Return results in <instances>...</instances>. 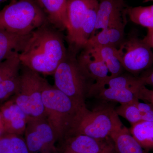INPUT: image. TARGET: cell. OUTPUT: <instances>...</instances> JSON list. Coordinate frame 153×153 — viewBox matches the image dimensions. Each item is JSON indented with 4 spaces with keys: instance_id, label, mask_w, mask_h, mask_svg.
Instances as JSON below:
<instances>
[{
    "instance_id": "obj_23",
    "label": "cell",
    "mask_w": 153,
    "mask_h": 153,
    "mask_svg": "<svg viewBox=\"0 0 153 153\" xmlns=\"http://www.w3.org/2000/svg\"><path fill=\"white\" fill-rule=\"evenodd\" d=\"M126 13L131 22L148 30H153V5L147 7H127Z\"/></svg>"
},
{
    "instance_id": "obj_13",
    "label": "cell",
    "mask_w": 153,
    "mask_h": 153,
    "mask_svg": "<svg viewBox=\"0 0 153 153\" xmlns=\"http://www.w3.org/2000/svg\"><path fill=\"white\" fill-rule=\"evenodd\" d=\"M47 16L48 22L61 31L68 27L67 16L68 0H36Z\"/></svg>"
},
{
    "instance_id": "obj_9",
    "label": "cell",
    "mask_w": 153,
    "mask_h": 153,
    "mask_svg": "<svg viewBox=\"0 0 153 153\" xmlns=\"http://www.w3.org/2000/svg\"><path fill=\"white\" fill-rule=\"evenodd\" d=\"M113 145L110 137L97 139L77 134L64 137L56 146L58 153H102Z\"/></svg>"
},
{
    "instance_id": "obj_8",
    "label": "cell",
    "mask_w": 153,
    "mask_h": 153,
    "mask_svg": "<svg viewBox=\"0 0 153 153\" xmlns=\"http://www.w3.org/2000/svg\"><path fill=\"white\" fill-rule=\"evenodd\" d=\"M24 134L30 153H58L57 137L46 118L28 117Z\"/></svg>"
},
{
    "instance_id": "obj_34",
    "label": "cell",
    "mask_w": 153,
    "mask_h": 153,
    "mask_svg": "<svg viewBox=\"0 0 153 153\" xmlns=\"http://www.w3.org/2000/svg\"><path fill=\"white\" fill-rule=\"evenodd\" d=\"M7 1V0H0V5L2 3L5 2L6 1Z\"/></svg>"
},
{
    "instance_id": "obj_1",
    "label": "cell",
    "mask_w": 153,
    "mask_h": 153,
    "mask_svg": "<svg viewBox=\"0 0 153 153\" xmlns=\"http://www.w3.org/2000/svg\"><path fill=\"white\" fill-rule=\"evenodd\" d=\"M65 38L49 23L37 28L19 54L22 65L39 74L53 75L67 54Z\"/></svg>"
},
{
    "instance_id": "obj_20",
    "label": "cell",
    "mask_w": 153,
    "mask_h": 153,
    "mask_svg": "<svg viewBox=\"0 0 153 153\" xmlns=\"http://www.w3.org/2000/svg\"><path fill=\"white\" fill-rule=\"evenodd\" d=\"M139 90L104 87L94 94L96 93L99 98L103 100L115 102L123 105L135 103L139 101Z\"/></svg>"
},
{
    "instance_id": "obj_12",
    "label": "cell",
    "mask_w": 153,
    "mask_h": 153,
    "mask_svg": "<svg viewBox=\"0 0 153 153\" xmlns=\"http://www.w3.org/2000/svg\"><path fill=\"white\" fill-rule=\"evenodd\" d=\"M0 114L6 134H25L28 116L13 99L0 107Z\"/></svg>"
},
{
    "instance_id": "obj_11",
    "label": "cell",
    "mask_w": 153,
    "mask_h": 153,
    "mask_svg": "<svg viewBox=\"0 0 153 153\" xmlns=\"http://www.w3.org/2000/svg\"><path fill=\"white\" fill-rule=\"evenodd\" d=\"M124 0H100L95 31L127 21Z\"/></svg>"
},
{
    "instance_id": "obj_6",
    "label": "cell",
    "mask_w": 153,
    "mask_h": 153,
    "mask_svg": "<svg viewBox=\"0 0 153 153\" xmlns=\"http://www.w3.org/2000/svg\"><path fill=\"white\" fill-rule=\"evenodd\" d=\"M19 87L12 99L28 117L46 118L43 91L47 80L39 73L21 66Z\"/></svg>"
},
{
    "instance_id": "obj_19",
    "label": "cell",
    "mask_w": 153,
    "mask_h": 153,
    "mask_svg": "<svg viewBox=\"0 0 153 153\" xmlns=\"http://www.w3.org/2000/svg\"><path fill=\"white\" fill-rule=\"evenodd\" d=\"M145 85L142 77H138L132 75L122 74L114 77H108L98 85H92L89 94H94L99 89L107 86L110 88H122L138 90L140 88Z\"/></svg>"
},
{
    "instance_id": "obj_7",
    "label": "cell",
    "mask_w": 153,
    "mask_h": 153,
    "mask_svg": "<svg viewBox=\"0 0 153 153\" xmlns=\"http://www.w3.org/2000/svg\"><path fill=\"white\" fill-rule=\"evenodd\" d=\"M152 49L136 33H129L118 49L124 69L137 74L150 68L153 65Z\"/></svg>"
},
{
    "instance_id": "obj_5",
    "label": "cell",
    "mask_w": 153,
    "mask_h": 153,
    "mask_svg": "<svg viewBox=\"0 0 153 153\" xmlns=\"http://www.w3.org/2000/svg\"><path fill=\"white\" fill-rule=\"evenodd\" d=\"M43 100L46 119L55 132L57 142L67 135L82 107L76 106L67 96L48 81L43 91Z\"/></svg>"
},
{
    "instance_id": "obj_15",
    "label": "cell",
    "mask_w": 153,
    "mask_h": 153,
    "mask_svg": "<svg viewBox=\"0 0 153 153\" xmlns=\"http://www.w3.org/2000/svg\"><path fill=\"white\" fill-rule=\"evenodd\" d=\"M77 55V59L91 77L98 85L108 78L110 74L104 62L90 49L83 48Z\"/></svg>"
},
{
    "instance_id": "obj_26",
    "label": "cell",
    "mask_w": 153,
    "mask_h": 153,
    "mask_svg": "<svg viewBox=\"0 0 153 153\" xmlns=\"http://www.w3.org/2000/svg\"><path fill=\"white\" fill-rule=\"evenodd\" d=\"M20 72L12 75L0 83V102L14 95L19 87Z\"/></svg>"
},
{
    "instance_id": "obj_16",
    "label": "cell",
    "mask_w": 153,
    "mask_h": 153,
    "mask_svg": "<svg viewBox=\"0 0 153 153\" xmlns=\"http://www.w3.org/2000/svg\"><path fill=\"white\" fill-rule=\"evenodd\" d=\"M31 33L23 36L0 28V62L20 54L26 47Z\"/></svg>"
},
{
    "instance_id": "obj_21",
    "label": "cell",
    "mask_w": 153,
    "mask_h": 153,
    "mask_svg": "<svg viewBox=\"0 0 153 153\" xmlns=\"http://www.w3.org/2000/svg\"><path fill=\"white\" fill-rule=\"evenodd\" d=\"M132 135L145 150L153 149V121H141L131 125Z\"/></svg>"
},
{
    "instance_id": "obj_3",
    "label": "cell",
    "mask_w": 153,
    "mask_h": 153,
    "mask_svg": "<svg viewBox=\"0 0 153 153\" xmlns=\"http://www.w3.org/2000/svg\"><path fill=\"white\" fill-rule=\"evenodd\" d=\"M49 23L36 0H11L0 11V28L27 36Z\"/></svg>"
},
{
    "instance_id": "obj_22",
    "label": "cell",
    "mask_w": 153,
    "mask_h": 153,
    "mask_svg": "<svg viewBox=\"0 0 153 153\" xmlns=\"http://www.w3.org/2000/svg\"><path fill=\"white\" fill-rule=\"evenodd\" d=\"M0 153H30L25 137L15 134L0 136Z\"/></svg>"
},
{
    "instance_id": "obj_24",
    "label": "cell",
    "mask_w": 153,
    "mask_h": 153,
    "mask_svg": "<svg viewBox=\"0 0 153 153\" xmlns=\"http://www.w3.org/2000/svg\"><path fill=\"white\" fill-rule=\"evenodd\" d=\"M21 66L19 54L0 62V83L10 76L20 72Z\"/></svg>"
},
{
    "instance_id": "obj_35",
    "label": "cell",
    "mask_w": 153,
    "mask_h": 153,
    "mask_svg": "<svg viewBox=\"0 0 153 153\" xmlns=\"http://www.w3.org/2000/svg\"></svg>"
},
{
    "instance_id": "obj_25",
    "label": "cell",
    "mask_w": 153,
    "mask_h": 153,
    "mask_svg": "<svg viewBox=\"0 0 153 153\" xmlns=\"http://www.w3.org/2000/svg\"><path fill=\"white\" fill-rule=\"evenodd\" d=\"M136 102L120 105L114 109L119 116L128 121L131 125L142 121L141 115Z\"/></svg>"
},
{
    "instance_id": "obj_18",
    "label": "cell",
    "mask_w": 153,
    "mask_h": 153,
    "mask_svg": "<svg viewBox=\"0 0 153 153\" xmlns=\"http://www.w3.org/2000/svg\"><path fill=\"white\" fill-rule=\"evenodd\" d=\"M85 47L90 49L104 62L109 71V77H114L122 74L124 68L117 48L111 46Z\"/></svg>"
},
{
    "instance_id": "obj_2",
    "label": "cell",
    "mask_w": 153,
    "mask_h": 153,
    "mask_svg": "<svg viewBox=\"0 0 153 153\" xmlns=\"http://www.w3.org/2000/svg\"><path fill=\"white\" fill-rule=\"evenodd\" d=\"M78 52L68 48L66 56L53 75L55 87L81 108L86 106L85 98L94 80L78 61Z\"/></svg>"
},
{
    "instance_id": "obj_4",
    "label": "cell",
    "mask_w": 153,
    "mask_h": 153,
    "mask_svg": "<svg viewBox=\"0 0 153 153\" xmlns=\"http://www.w3.org/2000/svg\"><path fill=\"white\" fill-rule=\"evenodd\" d=\"M123 126L119 116L113 108L105 107L90 111L85 106L78 111L66 137L83 134L97 139H105Z\"/></svg>"
},
{
    "instance_id": "obj_30",
    "label": "cell",
    "mask_w": 153,
    "mask_h": 153,
    "mask_svg": "<svg viewBox=\"0 0 153 153\" xmlns=\"http://www.w3.org/2000/svg\"><path fill=\"white\" fill-rule=\"evenodd\" d=\"M141 77L145 85H149L153 86V70L148 75Z\"/></svg>"
},
{
    "instance_id": "obj_33",
    "label": "cell",
    "mask_w": 153,
    "mask_h": 153,
    "mask_svg": "<svg viewBox=\"0 0 153 153\" xmlns=\"http://www.w3.org/2000/svg\"><path fill=\"white\" fill-rule=\"evenodd\" d=\"M149 2H153V0H143V3Z\"/></svg>"
},
{
    "instance_id": "obj_29",
    "label": "cell",
    "mask_w": 153,
    "mask_h": 153,
    "mask_svg": "<svg viewBox=\"0 0 153 153\" xmlns=\"http://www.w3.org/2000/svg\"><path fill=\"white\" fill-rule=\"evenodd\" d=\"M143 39L152 49H153V30H148L146 36Z\"/></svg>"
},
{
    "instance_id": "obj_27",
    "label": "cell",
    "mask_w": 153,
    "mask_h": 153,
    "mask_svg": "<svg viewBox=\"0 0 153 153\" xmlns=\"http://www.w3.org/2000/svg\"><path fill=\"white\" fill-rule=\"evenodd\" d=\"M136 105L141 115L142 121H153V106L149 102H137Z\"/></svg>"
},
{
    "instance_id": "obj_32",
    "label": "cell",
    "mask_w": 153,
    "mask_h": 153,
    "mask_svg": "<svg viewBox=\"0 0 153 153\" xmlns=\"http://www.w3.org/2000/svg\"><path fill=\"white\" fill-rule=\"evenodd\" d=\"M115 152L114 146V145L111 146V147L108 148V149L105 151L104 152L102 153H114Z\"/></svg>"
},
{
    "instance_id": "obj_28",
    "label": "cell",
    "mask_w": 153,
    "mask_h": 153,
    "mask_svg": "<svg viewBox=\"0 0 153 153\" xmlns=\"http://www.w3.org/2000/svg\"><path fill=\"white\" fill-rule=\"evenodd\" d=\"M139 99L145 102L151 103L153 106V90L148 89L143 85L140 88L138 91Z\"/></svg>"
},
{
    "instance_id": "obj_10",
    "label": "cell",
    "mask_w": 153,
    "mask_h": 153,
    "mask_svg": "<svg viewBox=\"0 0 153 153\" xmlns=\"http://www.w3.org/2000/svg\"><path fill=\"white\" fill-rule=\"evenodd\" d=\"M97 0H68L67 16L68 27L65 37L68 48L79 52L78 40L83 22L89 10Z\"/></svg>"
},
{
    "instance_id": "obj_31",
    "label": "cell",
    "mask_w": 153,
    "mask_h": 153,
    "mask_svg": "<svg viewBox=\"0 0 153 153\" xmlns=\"http://www.w3.org/2000/svg\"><path fill=\"white\" fill-rule=\"evenodd\" d=\"M4 134H6L4 128L2 120L1 114H0V136Z\"/></svg>"
},
{
    "instance_id": "obj_14",
    "label": "cell",
    "mask_w": 153,
    "mask_h": 153,
    "mask_svg": "<svg viewBox=\"0 0 153 153\" xmlns=\"http://www.w3.org/2000/svg\"><path fill=\"white\" fill-rule=\"evenodd\" d=\"M126 24V21L102 29L91 37L84 47L111 46L118 49L125 38V29Z\"/></svg>"
},
{
    "instance_id": "obj_17",
    "label": "cell",
    "mask_w": 153,
    "mask_h": 153,
    "mask_svg": "<svg viewBox=\"0 0 153 153\" xmlns=\"http://www.w3.org/2000/svg\"><path fill=\"white\" fill-rule=\"evenodd\" d=\"M117 153H147L126 127L115 131L110 135Z\"/></svg>"
}]
</instances>
